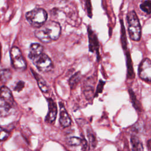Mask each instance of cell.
I'll return each mask as SVG.
<instances>
[{"label": "cell", "instance_id": "1", "mask_svg": "<svg viewBox=\"0 0 151 151\" xmlns=\"http://www.w3.org/2000/svg\"><path fill=\"white\" fill-rule=\"evenodd\" d=\"M61 26L54 21H48L35 31V37L41 41L48 43L57 40L61 34Z\"/></svg>", "mask_w": 151, "mask_h": 151}, {"label": "cell", "instance_id": "2", "mask_svg": "<svg viewBox=\"0 0 151 151\" xmlns=\"http://www.w3.org/2000/svg\"><path fill=\"white\" fill-rule=\"evenodd\" d=\"M128 24V32L131 40L139 41L141 37V25L136 13L134 11H129L126 16Z\"/></svg>", "mask_w": 151, "mask_h": 151}, {"label": "cell", "instance_id": "3", "mask_svg": "<svg viewBox=\"0 0 151 151\" xmlns=\"http://www.w3.org/2000/svg\"><path fill=\"white\" fill-rule=\"evenodd\" d=\"M25 17L30 25L38 28L47 22L48 14L45 9L39 8L27 12Z\"/></svg>", "mask_w": 151, "mask_h": 151}, {"label": "cell", "instance_id": "4", "mask_svg": "<svg viewBox=\"0 0 151 151\" xmlns=\"http://www.w3.org/2000/svg\"><path fill=\"white\" fill-rule=\"evenodd\" d=\"M31 60L37 69L41 72L47 73L51 71L53 68L51 58L44 52L33 58Z\"/></svg>", "mask_w": 151, "mask_h": 151}, {"label": "cell", "instance_id": "5", "mask_svg": "<svg viewBox=\"0 0 151 151\" xmlns=\"http://www.w3.org/2000/svg\"><path fill=\"white\" fill-rule=\"evenodd\" d=\"M11 64L14 68L19 70H24L27 65L20 50L17 47H13L10 50Z\"/></svg>", "mask_w": 151, "mask_h": 151}, {"label": "cell", "instance_id": "6", "mask_svg": "<svg viewBox=\"0 0 151 151\" xmlns=\"http://www.w3.org/2000/svg\"><path fill=\"white\" fill-rule=\"evenodd\" d=\"M139 77L143 80L151 82V60L144 58L139 66Z\"/></svg>", "mask_w": 151, "mask_h": 151}, {"label": "cell", "instance_id": "7", "mask_svg": "<svg viewBox=\"0 0 151 151\" xmlns=\"http://www.w3.org/2000/svg\"><path fill=\"white\" fill-rule=\"evenodd\" d=\"M47 101L48 106V111L46 116L45 121L47 123H52L57 117V107L55 103L52 99H48Z\"/></svg>", "mask_w": 151, "mask_h": 151}, {"label": "cell", "instance_id": "8", "mask_svg": "<svg viewBox=\"0 0 151 151\" xmlns=\"http://www.w3.org/2000/svg\"><path fill=\"white\" fill-rule=\"evenodd\" d=\"M60 123L64 127H68L71 123V120L63 103H60Z\"/></svg>", "mask_w": 151, "mask_h": 151}, {"label": "cell", "instance_id": "9", "mask_svg": "<svg viewBox=\"0 0 151 151\" xmlns=\"http://www.w3.org/2000/svg\"><path fill=\"white\" fill-rule=\"evenodd\" d=\"M0 99L4 103L12 106L14 104V97L11 90L6 86H2L0 88Z\"/></svg>", "mask_w": 151, "mask_h": 151}, {"label": "cell", "instance_id": "10", "mask_svg": "<svg viewBox=\"0 0 151 151\" xmlns=\"http://www.w3.org/2000/svg\"><path fill=\"white\" fill-rule=\"evenodd\" d=\"M88 35L89 40V49L91 52L96 51L99 56V42L96 34L90 27L88 28Z\"/></svg>", "mask_w": 151, "mask_h": 151}, {"label": "cell", "instance_id": "11", "mask_svg": "<svg viewBox=\"0 0 151 151\" xmlns=\"http://www.w3.org/2000/svg\"><path fill=\"white\" fill-rule=\"evenodd\" d=\"M44 51L43 47L37 43L32 44L29 47V51L28 54V57L30 60L35 57L36 56L42 53Z\"/></svg>", "mask_w": 151, "mask_h": 151}, {"label": "cell", "instance_id": "12", "mask_svg": "<svg viewBox=\"0 0 151 151\" xmlns=\"http://www.w3.org/2000/svg\"><path fill=\"white\" fill-rule=\"evenodd\" d=\"M126 64L127 68V77L129 78H133L134 77V73L132 65V61L130 57V54L128 50H126Z\"/></svg>", "mask_w": 151, "mask_h": 151}, {"label": "cell", "instance_id": "13", "mask_svg": "<svg viewBox=\"0 0 151 151\" xmlns=\"http://www.w3.org/2000/svg\"><path fill=\"white\" fill-rule=\"evenodd\" d=\"M33 74L37 81V83L40 90L44 93H48L49 91V87L44 78L35 72H33Z\"/></svg>", "mask_w": 151, "mask_h": 151}, {"label": "cell", "instance_id": "14", "mask_svg": "<svg viewBox=\"0 0 151 151\" xmlns=\"http://www.w3.org/2000/svg\"><path fill=\"white\" fill-rule=\"evenodd\" d=\"M130 142L133 151H143V145L140 139L134 135L131 136Z\"/></svg>", "mask_w": 151, "mask_h": 151}, {"label": "cell", "instance_id": "15", "mask_svg": "<svg viewBox=\"0 0 151 151\" xmlns=\"http://www.w3.org/2000/svg\"><path fill=\"white\" fill-rule=\"evenodd\" d=\"M12 106L4 103L0 105V117H6L12 113Z\"/></svg>", "mask_w": 151, "mask_h": 151}, {"label": "cell", "instance_id": "16", "mask_svg": "<svg viewBox=\"0 0 151 151\" xmlns=\"http://www.w3.org/2000/svg\"><path fill=\"white\" fill-rule=\"evenodd\" d=\"M12 76L11 71L9 69H2L0 70V81L2 83H6Z\"/></svg>", "mask_w": 151, "mask_h": 151}, {"label": "cell", "instance_id": "17", "mask_svg": "<svg viewBox=\"0 0 151 151\" xmlns=\"http://www.w3.org/2000/svg\"><path fill=\"white\" fill-rule=\"evenodd\" d=\"M129 93L130 97V99H131V101H132L133 107L136 109V110H137L138 111H141V104H140V102L137 100L134 93L131 88H129Z\"/></svg>", "mask_w": 151, "mask_h": 151}, {"label": "cell", "instance_id": "18", "mask_svg": "<svg viewBox=\"0 0 151 151\" xmlns=\"http://www.w3.org/2000/svg\"><path fill=\"white\" fill-rule=\"evenodd\" d=\"M121 22V42L122 47L124 50H127V38H126V31L123 24V22H122V20L120 21Z\"/></svg>", "mask_w": 151, "mask_h": 151}, {"label": "cell", "instance_id": "19", "mask_svg": "<svg viewBox=\"0 0 151 151\" xmlns=\"http://www.w3.org/2000/svg\"><path fill=\"white\" fill-rule=\"evenodd\" d=\"M68 143L71 146H80L83 145L86 146V141L77 137H71L68 139Z\"/></svg>", "mask_w": 151, "mask_h": 151}, {"label": "cell", "instance_id": "20", "mask_svg": "<svg viewBox=\"0 0 151 151\" xmlns=\"http://www.w3.org/2000/svg\"><path fill=\"white\" fill-rule=\"evenodd\" d=\"M81 78V74L80 72H77L74 74L70 79L69 84L71 88H74L76 87L78 83L80 81Z\"/></svg>", "mask_w": 151, "mask_h": 151}, {"label": "cell", "instance_id": "21", "mask_svg": "<svg viewBox=\"0 0 151 151\" xmlns=\"http://www.w3.org/2000/svg\"><path fill=\"white\" fill-rule=\"evenodd\" d=\"M140 9L145 12L151 14V1H145L140 5Z\"/></svg>", "mask_w": 151, "mask_h": 151}, {"label": "cell", "instance_id": "22", "mask_svg": "<svg viewBox=\"0 0 151 151\" xmlns=\"http://www.w3.org/2000/svg\"><path fill=\"white\" fill-rule=\"evenodd\" d=\"M87 136H88V140H89L90 145L93 147H94L96 145V140L95 136L91 131H90V130L87 131Z\"/></svg>", "mask_w": 151, "mask_h": 151}, {"label": "cell", "instance_id": "23", "mask_svg": "<svg viewBox=\"0 0 151 151\" xmlns=\"http://www.w3.org/2000/svg\"><path fill=\"white\" fill-rule=\"evenodd\" d=\"M8 133L5 130L0 127V140H5L8 137Z\"/></svg>", "mask_w": 151, "mask_h": 151}, {"label": "cell", "instance_id": "24", "mask_svg": "<svg viewBox=\"0 0 151 151\" xmlns=\"http://www.w3.org/2000/svg\"><path fill=\"white\" fill-rule=\"evenodd\" d=\"M24 85H25V83L24 81H19L17 83L16 85L15 86L14 89L15 91H19L21 90H22V88H24Z\"/></svg>", "mask_w": 151, "mask_h": 151}, {"label": "cell", "instance_id": "25", "mask_svg": "<svg viewBox=\"0 0 151 151\" xmlns=\"http://www.w3.org/2000/svg\"><path fill=\"white\" fill-rule=\"evenodd\" d=\"M86 8H87V14L89 17H92V8H91V4L90 1H86Z\"/></svg>", "mask_w": 151, "mask_h": 151}, {"label": "cell", "instance_id": "26", "mask_svg": "<svg viewBox=\"0 0 151 151\" xmlns=\"http://www.w3.org/2000/svg\"><path fill=\"white\" fill-rule=\"evenodd\" d=\"M104 82L100 80L99 81V83L98 84V86H97V90H96V96H97L99 93H100L102 92V90H103V86H104Z\"/></svg>", "mask_w": 151, "mask_h": 151}, {"label": "cell", "instance_id": "27", "mask_svg": "<svg viewBox=\"0 0 151 151\" xmlns=\"http://www.w3.org/2000/svg\"><path fill=\"white\" fill-rule=\"evenodd\" d=\"M147 147L149 148V149L151 151V139H149L147 142Z\"/></svg>", "mask_w": 151, "mask_h": 151}, {"label": "cell", "instance_id": "28", "mask_svg": "<svg viewBox=\"0 0 151 151\" xmlns=\"http://www.w3.org/2000/svg\"><path fill=\"white\" fill-rule=\"evenodd\" d=\"M0 60H1V51H0Z\"/></svg>", "mask_w": 151, "mask_h": 151}]
</instances>
